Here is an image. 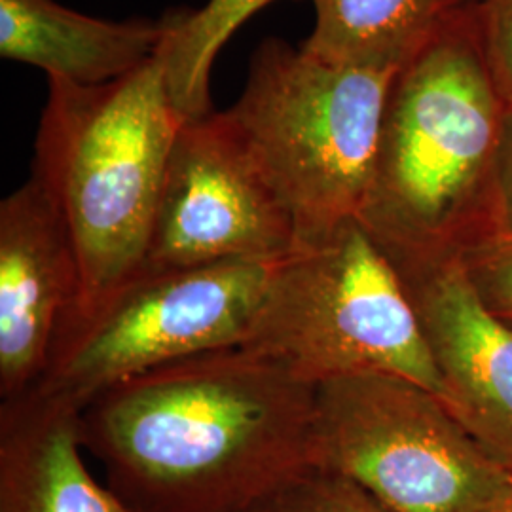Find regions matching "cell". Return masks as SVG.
Instances as JSON below:
<instances>
[{"mask_svg":"<svg viewBox=\"0 0 512 512\" xmlns=\"http://www.w3.org/2000/svg\"><path fill=\"white\" fill-rule=\"evenodd\" d=\"M315 385L243 346L154 368L78 412L129 512H251L311 469Z\"/></svg>","mask_w":512,"mask_h":512,"instance_id":"obj_1","label":"cell"},{"mask_svg":"<svg viewBox=\"0 0 512 512\" xmlns=\"http://www.w3.org/2000/svg\"><path fill=\"white\" fill-rule=\"evenodd\" d=\"M511 114L484 63L473 6H459L397 71L385 105L359 220L395 264L458 255L505 228L501 154Z\"/></svg>","mask_w":512,"mask_h":512,"instance_id":"obj_2","label":"cell"},{"mask_svg":"<svg viewBox=\"0 0 512 512\" xmlns=\"http://www.w3.org/2000/svg\"><path fill=\"white\" fill-rule=\"evenodd\" d=\"M165 48L109 84L48 78L31 175L73 243L80 285L69 317L99 306L145 262L167 160L188 120L169 93Z\"/></svg>","mask_w":512,"mask_h":512,"instance_id":"obj_3","label":"cell"},{"mask_svg":"<svg viewBox=\"0 0 512 512\" xmlns=\"http://www.w3.org/2000/svg\"><path fill=\"white\" fill-rule=\"evenodd\" d=\"M395 74L327 63L279 38L251 57L224 114L291 213L298 249L359 220Z\"/></svg>","mask_w":512,"mask_h":512,"instance_id":"obj_4","label":"cell"},{"mask_svg":"<svg viewBox=\"0 0 512 512\" xmlns=\"http://www.w3.org/2000/svg\"><path fill=\"white\" fill-rule=\"evenodd\" d=\"M319 384L387 372L444 401V384L397 266L361 220L275 262L241 344Z\"/></svg>","mask_w":512,"mask_h":512,"instance_id":"obj_5","label":"cell"},{"mask_svg":"<svg viewBox=\"0 0 512 512\" xmlns=\"http://www.w3.org/2000/svg\"><path fill=\"white\" fill-rule=\"evenodd\" d=\"M311 465L346 476L391 512H492L512 499L511 471L446 403L387 372L315 385Z\"/></svg>","mask_w":512,"mask_h":512,"instance_id":"obj_6","label":"cell"},{"mask_svg":"<svg viewBox=\"0 0 512 512\" xmlns=\"http://www.w3.org/2000/svg\"><path fill=\"white\" fill-rule=\"evenodd\" d=\"M274 266L239 260L139 270L92 311L61 325L33 389L80 412L99 393L154 368L241 346Z\"/></svg>","mask_w":512,"mask_h":512,"instance_id":"obj_7","label":"cell"},{"mask_svg":"<svg viewBox=\"0 0 512 512\" xmlns=\"http://www.w3.org/2000/svg\"><path fill=\"white\" fill-rule=\"evenodd\" d=\"M294 251L293 217L228 116L186 120L167 160L141 270L279 262Z\"/></svg>","mask_w":512,"mask_h":512,"instance_id":"obj_8","label":"cell"},{"mask_svg":"<svg viewBox=\"0 0 512 512\" xmlns=\"http://www.w3.org/2000/svg\"><path fill=\"white\" fill-rule=\"evenodd\" d=\"M395 266L439 368L444 403L512 473L511 325L486 308L458 255Z\"/></svg>","mask_w":512,"mask_h":512,"instance_id":"obj_9","label":"cell"},{"mask_svg":"<svg viewBox=\"0 0 512 512\" xmlns=\"http://www.w3.org/2000/svg\"><path fill=\"white\" fill-rule=\"evenodd\" d=\"M78 285L69 232L31 175L0 203V401L44 378Z\"/></svg>","mask_w":512,"mask_h":512,"instance_id":"obj_10","label":"cell"},{"mask_svg":"<svg viewBox=\"0 0 512 512\" xmlns=\"http://www.w3.org/2000/svg\"><path fill=\"white\" fill-rule=\"evenodd\" d=\"M78 410L35 389L0 401V512H129L82 459Z\"/></svg>","mask_w":512,"mask_h":512,"instance_id":"obj_11","label":"cell"},{"mask_svg":"<svg viewBox=\"0 0 512 512\" xmlns=\"http://www.w3.org/2000/svg\"><path fill=\"white\" fill-rule=\"evenodd\" d=\"M171 29L173 14L162 21H107L55 0H0V55L82 86L137 71L162 52Z\"/></svg>","mask_w":512,"mask_h":512,"instance_id":"obj_12","label":"cell"},{"mask_svg":"<svg viewBox=\"0 0 512 512\" xmlns=\"http://www.w3.org/2000/svg\"><path fill=\"white\" fill-rule=\"evenodd\" d=\"M315 25L300 46L321 61L397 73L435 37L461 0H311Z\"/></svg>","mask_w":512,"mask_h":512,"instance_id":"obj_13","label":"cell"},{"mask_svg":"<svg viewBox=\"0 0 512 512\" xmlns=\"http://www.w3.org/2000/svg\"><path fill=\"white\" fill-rule=\"evenodd\" d=\"M274 0H209L200 10L175 12L165 48L167 86L184 118L211 114V69L224 44Z\"/></svg>","mask_w":512,"mask_h":512,"instance_id":"obj_14","label":"cell"},{"mask_svg":"<svg viewBox=\"0 0 512 512\" xmlns=\"http://www.w3.org/2000/svg\"><path fill=\"white\" fill-rule=\"evenodd\" d=\"M251 512H391L349 478L311 467Z\"/></svg>","mask_w":512,"mask_h":512,"instance_id":"obj_15","label":"cell"},{"mask_svg":"<svg viewBox=\"0 0 512 512\" xmlns=\"http://www.w3.org/2000/svg\"><path fill=\"white\" fill-rule=\"evenodd\" d=\"M458 256L486 308L512 327V230L486 234Z\"/></svg>","mask_w":512,"mask_h":512,"instance_id":"obj_16","label":"cell"},{"mask_svg":"<svg viewBox=\"0 0 512 512\" xmlns=\"http://www.w3.org/2000/svg\"><path fill=\"white\" fill-rule=\"evenodd\" d=\"M476 35L495 90L512 112V0L473 4Z\"/></svg>","mask_w":512,"mask_h":512,"instance_id":"obj_17","label":"cell"},{"mask_svg":"<svg viewBox=\"0 0 512 512\" xmlns=\"http://www.w3.org/2000/svg\"><path fill=\"white\" fill-rule=\"evenodd\" d=\"M501 211L505 228L512 230V114L501 154Z\"/></svg>","mask_w":512,"mask_h":512,"instance_id":"obj_18","label":"cell"},{"mask_svg":"<svg viewBox=\"0 0 512 512\" xmlns=\"http://www.w3.org/2000/svg\"><path fill=\"white\" fill-rule=\"evenodd\" d=\"M492 512H512V499L509 503H505L503 507H499V509H495V511Z\"/></svg>","mask_w":512,"mask_h":512,"instance_id":"obj_19","label":"cell"},{"mask_svg":"<svg viewBox=\"0 0 512 512\" xmlns=\"http://www.w3.org/2000/svg\"><path fill=\"white\" fill-rule=\"evenodd\" d=\"M463 4H467V6H473V4H478L480 0H461Z\"/></svg>","mask_w":512,"mask_h":512,"instance_id":"obj_20","label":"cell"}]
</instances>
